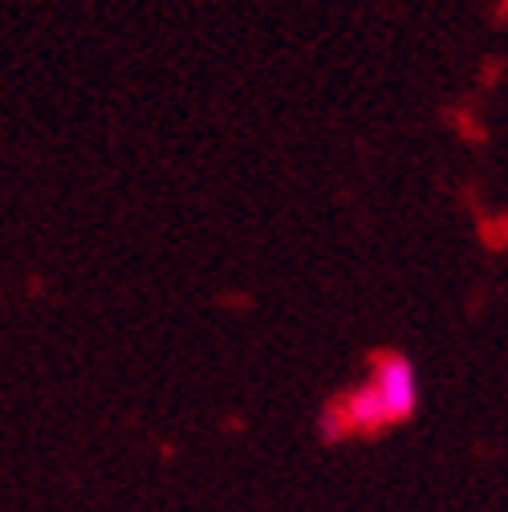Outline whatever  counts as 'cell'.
Returning a JSON list of instances; mask_svg holds the SVG:
<instances>
[{
    "mask_svg": "<svg viewBox=\"0 0 508 512\" xmlns=\"http://www.w3.org/2000/svg\"><path fill=\"white\" fill-rule=\"evenodd\" d=\"M366 378L378 387V395L387 399L395 427L407 423V419H415V411H419V403H423V387H419V370H415V362H411L407 354H399V350H378V354L370 358V374H366Z\"/></svg>",
    "mask_w": 508,
    "mask_h": 512,
    "instance_id": "cell-1",
    "label": "cell"
},
{
    "mask_svg": "<svg viewBox=\"0 0 508 512\" xmlns=\"http://www.w3.org/2000/svg\"><path fill=\"white\" fill-rule=\"evenodd\" d=\"M338 403H342V411L350 415L354 435H383V431H391V427H395L387 399L378 395V387H374L370 378H362L358 387H354V391H346Z\"/></svg>",
    "mask_w": 508,
    "mask_h": 512,
    "instance_id": "cell-2",
    "label": "cell"
},
{
    "mask_svg": "<svg viewBox=\"0 0 508 512\" xmlns=\"http://www.w3.org/2000/svg\"><path fill=\"white\" fill-rule=\"evenodd\" d=\"M350 435H354V427H350V415L342 411L338 399L317 411V439H322L326 447H338V443H346Z\"/></svg>",
    "mask_w": 508,
    "mask_h": 512,
    "instance_id": "cell-3",
    "label": "cell"
}]
</instances>
